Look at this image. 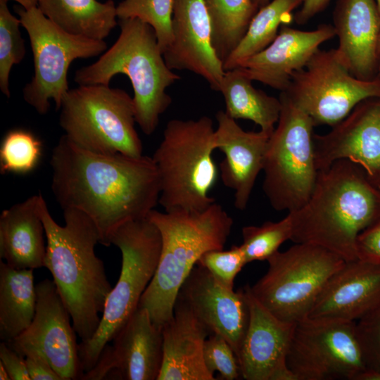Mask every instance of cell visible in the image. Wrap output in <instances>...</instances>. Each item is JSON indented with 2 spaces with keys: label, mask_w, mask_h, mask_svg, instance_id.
I'll return each mask as SVG.
<instances>
[{
  "label": "cell",
  "mask_w": 380,
  "mask_h": 380,
  "mask_svg": "<svg viewBox=\"0 0 380 380\" xmlns=\"http://www.w3.org/2000/svg\"><path fill=\"white\" fill-rule=\"evenodd\" d=\"M50 165L58 203L63 210L75 208L89 216L105 246L111 245L120 226L147 217L158 203L160 182L152 157L91 152L63 135Z\"/></svg>",
  "instance_id": "1"
},
{
  "label": "cell",
  "mask_w": 380,
  "mask_h": 380,
  "mask_svg": "<svg viewBox=\"0 0 380 380\" xmlns=\"http://www.w3.org/2000/svg\"><path fill=\"white\" fill-rule=\"evenodd\" d=\"M63 210L65 225L61 226L41 195L39 211L47 242L44 267L52 275L76 334L84 341L97 330L113 287L95 253L100 237L94 222L77 209Z\"/></svg>",
  "instance_id": "2"
},
{
  "label": "cell",
  "mask_w": 380,
  "mask_h": 380,
  "mask_svg": "<svg viewBox=\"0 0 380 380\" xmlns=\"http://www.w3.org/2000/svg\"><path fill=\"white\" fill-rule=\"evenodd\" d=\"M289 214L292 241L322 246L346 261L357 260V236L380 218V190L360 167L339 160L318 172L307 202Z\"/></svg>",
  "instance_id": "3"
},
{
  "label": "cell",
  "mask_w": 380,
  "mask_h": 380,
  "mask_svg": "<svg viewBox=\"0 0 380 380\" xmlns=\"http://www.w3.org/2000/svg\"><path fill=\"white\" fill-rule=\"evenodd\" d=\"M147 217L160 232L161 251L139 306L146 308L152 322L162 329L173 316L179 290L201 255L224 249L233 220L215 202L203 210L153 209Z\"/></svg>",
  "instance_id": "4"
},
{
  "label": "cell",
  "mask_w": 380,
  "mask_h": 380,
  "mask_svg": "<svg viewBox=\"0 0 380 380\" xmlns=\"http://www.w3.org/2000/svg\"><path fill=\"white\" fill-rule=\"evenodd\" d=\"M120 33L94 63L75 73L79 85H109L118 74L132 84L136 122L146 135L156 129L159 118L172 103L167 89L179 80L166 64L154 30L139 19L119 20Z\"/></svg>",
  "instance_id": "5"
},
{
  "label": "cell",
  "mask_w": 380,
  "mask_h": 380,
  "mask_svg": "<svg viewBox=\"0 0 380 380\" xmlns=\"http://www.w3.org/2000/svg\"><path fill=\"white\" fill-rule=\"evenodd\" d=\"M215 149V129L209 117L167 122L152 156L160 182L158 203L165 211L203 210L215 202L209 194L218 177Z\"/></svg>",
  "instance_id": "6"
},
{
  "label": "cell",
  "mask_w": 380,
  "mask_h": 380,
  "mask_svg": "<svg viewBox=\"0 0 380 380\" xmlns=\"http://www.w3.org/2000/svg\"><path fill=\"white\" fill-rule=\"evenodd\" d=\"M110 243L122 254L120 274L108 296L95 334L78 343L83 374L95 366L103 349L138 308L160 258V234L148 217L120 226L112 235Z\"/></svg>",
  "instance_id": "7"
},
{
  "label": "cell",
  "mask_w": 380,
  "mask_h": 380,
  "mask_svg": "<svg viewBox=\"0 0 380 380\" xmlns=\"http://www.w3.org/2000/svg\"><path fill=\"white\" fill-rule=\"evenodd\" d=\"M59 110L64 135L78 147L103 154L143 155L133 98L125 90L79 85L65 94Z\"/></svg>",
  "instance_id": "8"
},
{
  "label": "cell",
  "mask_w": 380,
  "mask_h": 380,
  "mask_svg": "<svg viewBox=\"0 0 380 380\" xmlns=\"http://www.w3.org/2000/svg\"><path fill=\"white\" fill-rule=\"evenodd\" d=\"M281 109L265 155L263 191L272 207L288 213L302 207L315 187L314 122L280 92Z\"/></svg>",
  "instance_id": "9"
},
{
  "label": "cell",
  "mask_w": 380,
  "mask_h": 380,
  "mask_svg": "<svg viewBox=\"0 0 380 380\" xmlns=\"http://www.w3.org/2000/svg\"><path fill=\"white\" fill-rule=\"evenodd\" d=\"M267 261V272L250 291L272 315L291 323L308 317L329 279L346 262L311 243H296Z\"/></svg>",
  "instance_id": "10"
},
{
  "label": "cell",
  "mask_w": 380,
  "mask_h": 380,
  "mask_svg": "<svg viewBox=\"0 0 380 380\" xmlns=\"http://www.w3.org/2000/svg\"><path fill=\"white\" fill-rule=\"evenodd\" d=\"M16 11L27 31L34 58V76L23 90L27 103L41 115L50 110L51 100L59 110L68 91V71L72 62L89 58L107 50L104 40L69 34L47 18L37 6Z\"/></svg>",
  "instance_id": "11"
},
{
  "label": "cell",
  "mask_w": 380,
  "mask_h": 380,
  "mask_svg": "<svg viewBox=\"0 0 380 380\" xmlns=\"http://www.w3.org/2000/svg\"><path fill=\"white\" fill-rule=\"evenodd\" d=\"M281 92L310 117L315 126L332 127L360 102L380 98V76L359 79L350 73L336 49H319L304 68L293 73Z\"/></svg>",
  "instance_id": "12"
},
{
  "label": "cell",
  "mask_w": 380,
  "mask_h": 380,
  "mask_svg": "<svg viewBox=\"0 0 380 380\" xmlns=\"http://www.w3.org/2000/svg\"><path fill=\"white\" fill-rule=\"evenodd\" d=\"M287 365L296 380H357L367 368L355 322L308 317L296 322Z\"/></svg>",
  "instance_id": "13"
},
{
  "label": "cell",
  "mask_w": 380,
  "mask_h": 380,
  "mask_svg": "<svg viewBox=\"0 0 380 380\" xmlns=\"http://www.w3.org/2000/svg\"><path fill=\"white\" fill-rule=\"evenodd\" d=\"M36 295L32 323L8 344L24 357L32 352L40 354L62 380L81 379L77 334L54 281L45 279L39 282Z\"/></svg>",
  "instance_id": "14"
},
{
  "label": "cell",
  "mask_w": 380,
  "mask_h": 380,
  "mask_svg": "<svg viewBox=\"0 0 380 380\" xmlns=\"http://www.w3.org/2000/svg\"><path fill=\"white\" fill-rule=\"evenodd\" d=\"M81 379L157 380L163 362V331L138 306Z\"/></svg>",
  "instance_id": "15"
},
{
  "label": "cell",
  "mask_w": 380,
  "mask_h": 380,
  "mask_svg": "<svg viewBox=\"0 0 380 380\" xmlns=\"http://www.w3.org/2000/svg\"><path fill=\"white\" fill-rule=\"evenodd\" d=\"M313 140L318 171L348 160L360 167L380 190V98L360 102L331 131L314 134Z\"/></svg>",
  "instance_id": "16"
},
{
  "label": "cell",
  "mask_w": 380,
  "mask_h": 380,
  "mask_svg": "<svg viewBox=\"0 0 380 380\" xmlns=\"http://www.w3.org/2000/svg\"><path fill=\"white\" fill-rule=\"evenodd\" d=\"M249 322L238 360L246 380H296L287 365V355L296 323L275 317L243 288Z\"/></svg>",
  "instance_id": "17"
},
{
  "label": "cell",
  "mask_w": 380,
  "mask_h": 380,
  "mask_svg": "<svg viewBox=\"0 0 380 380\" xmlns=\"http://www.w3.org/2000/svg\"><path fill=\"white\" fill-rule=\"evenodd\" d=\"M177 298L185 302L210 334L222 336L237 357L249 322L245 291H234L219 283L196 265L182 284Z\"/></svg>",
  "instance_id": "18"
},
{
  "label": "cell",
  "mask_w": 380,
  "mask_h": 380,
  "mask_svg": "<svg viewBox=\"0 0 380 380\" xmlns=\"http://www.w3.org/2000/svg\"><path fill=\"white\" fill-rule=\"evenodd\" d=\"M172 30V42L163 53L167 65L192 72L219 91L225 70L213 46L204 0H174Z\"/></svg>",
  "instance_id": "19"
},
{
  "label": "cell",
  "mask_w": 380,
  "mask_h": 380,
  "mask_svg": "<svg viewBox=\"0 0 380 380\" xmlns=\"http://www.w3.org/2000/svg\"><path fill=\"white\" fill-rule=\"evenodd\" d=\"M336 36L329 24L303 31L284 24L274 41L265 49L242 62L237 68L252 81L284 91L296 71L305 68L324 42Z\"/></svg>",
  "instance_id": "20"
},
{
  "label": "cell",
  "mask_w": 380,
  "mask_h": 380,
  "mask_svg": "<svg viewBox=\"0 0 380 380\" xmlns=\"http://www.w3.org/2000/svg\"><path fill=\"white\" fill-rule=\"evenodd\" d=\"M216 149L224 153L220 163V177L224 186L234 191V206L243 210L248 205L255 180L262 170L269 134L243 130L225 112L215 115Z\"/></svg>",
  "instance_id": "21"
},
{
  "label": "cell",
  "mask_w": 380,
  "mask_h": 380,
  "mask_svg": "<svg viewBox=\"0 0 380 380\" xmlns=\"http://www.w3.org/2000/svg\"><path fill=\"white\" fill-rule=\"evenodd\" d=\"M380 308V266L346 261L329 279L308 317L357 322Z\"/></svg>",
  "instance_id": "22"
},
{
  "label": "cell",
  "mask_w": 380,
  "mask_h": 380,
  "mask_svg": "<svg viewBox=\"0 0 380 380\" xmlns=\"http://www.w3.org/2000/svg\"><path fill=\"white\" fill-rule=\"evenodd\" d=\"M336 49L355 77L370 80L378 75L380 13L376 0H338L333 13Z\"/></svg>",
  "instance_id": "23"
},
{
  "label": "cell",
  "mask_w": 380,
  "mask_h": 380,
  "mask_svg": "<svg viewBox=\"0 0 380 380\" xmlns=\"http://www.w3.org/2000/svg\"><path fill=\"white\" fill-rule=\"evenodd\" d=\"M163 362L157 380H214L203 358L210 334L189 306L177 298L172 318L162 328Z\"/></svg>",
  "instance_id": "24"
},
{
  "label": "cell",
  "mask_w": 380,
  "mask_h": 380,
  "mask_svg": "<svg viewBox=\"0 0 380 380\" xmlns=\"http://www.w3.org/2000/svg\"><path fill=\"white\" fill-rule=\"evenodd\" d=\"M40 196H30L0 215V258L12 267H44L46 232L39 211Z\"/></svg>",
  "instance_id": "25"
},
{
  "label": "cell",
  "mask_w": 380,
  "mask_h": 380,
  "mask_svg": "<svg viewBox=\"0 0 380 380\" xmlns=\"http://www.w3.org/2000/svg\"><path fill=\"white\" fill-rule=\"evenodd\" d=\"M44 15L65 32L96 40H104L118 25L113 0H39Z\"/></svg>",
  "instance_id": "26"
},
{
  "label": "cell",
  "mask_w": 380,
  "mask_h": 380,
  "mask_svg": "<svg viewBox=\"0 0 380 380\" xmlns=\"http://www.w3.org/2000/svg\"><path fill=\"white\" fill-rule=\"evenodd\" d=\"M33 270L0 260V339L10 342L32 323L36 309Z\"/></svg>",
  "instance_id": "27"
},
{
  "label": "cell",
  "mask_w": 380,
  "mask_h": 380,
  "mask_svg": "<svg viewBox=\"0 0 380 380\" xmlns=\"http://www.w3.org/2000/svg\"><path fill=\"white\" fill-rule=\"evenodd\" d=\"M239 69L226 70L219 91L224 97V111L230 118L249 120L271 135L281 109L279 99L269 96L252 84Z\"/></svg>",
  "instance_id": "28"
},
{
  "label": "cell",
  "mask_w": 380,
  "mask_h": 380,
  "mask_svg": "<svg viewBox=\"0 0 380 380\" xmlns=\"http://www.w3.org/2000/svg\"><path fill=\"white\" fill-rule=\"evenodd\" d=\"M303 0H272L260 8L236 48L223 63L224 70L237 68L242 62L267 47L276 38L281 25L291 22V12Z\"/></svg>",
  "instance_id": "29"
},
{
  "label": "cell",
  "mask_w": 380,
  "mask_h": 380,
  "mask_svg": "<svg viewBox=\"0 0 380 380\" xmlns=\"http://www.w3.org/2000/svg\"><path fill=\"white\" fill-rule=\"evenodd\" d=\"M213 46L224 63L243 37L258 8L252 0H204Z\"/></svg>",
  "instance_id": "30"
},
{
  "label": "cell",
  "mask_w": 380,
  "mask_h": 380,
  "mask_svg": "<svg viewBox=\"0 0 380 380\" xmlns=\"http://www.w3.org/2000/svg\"><path fill=\"white\" fill-rule=\"evenodd\" d=\"M174 0H123L116 6L119 20L139 19L154 30L163 53L172 42Z\"/></svg>",
  "instance_id": "31"
},
{
  "label": "cell",
  "mask_w": 380,
  "mask_h": 380,
  "mask_svg": "<svg viewBox=\"0 0 380 380\" xmlns=\"http://www.w3.org/2000/svg\"><path fill=\"white\" fill-rule=\"evenodd\" d=\"M42 153V142L33 133L23 129H11L1 144L0 172L29 173L38 165Z\"/></svg>",
  "instance_id": "32"
},
{
  "label": "cell",
  "mask_w": 380,
  "mask_h": 380,
  "mask_svg": "<svg viewBox=\"0 0 380 380\" xmlns=\"http://www.w3.org/2000/svg\"><path fill=\"white\" fill-rule=\"evenodd\" d=\"M291 236L292 223L289 213L278 222L267 221L261 226L243 227L241 246L248 263L267 260L284 242L291 240Z\"/></svg>",
  "instance_id": "33"
},
{
  "label": "cell",
  "mask_w": 380,
  "mask_h": 380,
  "mask_svg": "<svg viewBox=\"0 0 380 380\" xmlns=\"http://www.w3.org/2000/svg\"><path fill=\"white\" fill-rule=\"evenodd\" d=\"M0 0V89L10 97L9 77L11 68L24 58L26 49L20 30L21 23Z\"/></svg>",
  "instance_id": "34"
},
{
  "label": "cell",
  "mask_w": 380,
  "mask_h": 380,
  "mask_svg": "<svg viewBox=\"0 0 380 380\" xmlns=\"http://www.w3.org/2000/svg\"><path fill=\"white\" fill-rule=\"evenodd\" d=\"M248 264L241 245L229 250H210L203 253L197 265L205 268L222 285L234 289V281L243 267Z\"/></svg>",
  "instance_id": "35"
},
{
  "label": "cell",
  "mask_w": 380,
  "mask_h": 380,
  "mask_svg": "<svg viewBox=\"0 0 380 380\" xmlns=\"http://www.w3.org/2000/svg\"><path fill=\"white\" fill-rule=\"evenodd\" d=\"M203 358L210 373L218 372L220 379H237L241 376L238 357L227 341L222 336L212 334L204 342Z\"/></svg>",
  "instance_id": "36"
},
{
  "label": "cell",
  "mask_w": 380,
  "mask_h": 380,
  "mask_svg": "<svg viewBox=\"0 0 380 380\" xmlns=\"http://www.w3.org/2000/svg\"><path fill=\"white\" fill-rule=\"evenodd\" d=\"M355 331L366 368L380 373V308L355 322Z\"/></svg>",
  "instance_id": "37"
},
{
  "label": "cell",
  "mask_w": 380,
  "mask_h": 380,
  "mask_svg": "<svg viewBox=\"0 0 380 380\" xmlns=\"http://www.w3.org/2000/svg\"><path fill=\"white\" fill-rule=\"evenodd\" d=\"M355 251L357 259L380 266V218L359 234Z\"/></svg>",
  "instance_id": "38"
},
{
  "label": "cell",
  "mask_w": 380,
  "mask_h": 380,
  "mask_svg": "<svg viewBox=\"0 0 380 380\" xmlns=\"http://www.w3.org/2000/svg\"><path fill=\"white\" fill-rule=\"evenodd\" d=\"M0 362L11 380H30L25 357L11 348L7 342L0 344Z\"/></svg>",
  "instance_id": "39"
},
{
  "label": "cell",
  "mask_w": 380,
  "mask_h": 380,
  "mask_svg": "<svg viewBox=\"0 0 380 380\" xmlns=\"http://www.w3.org/2000/svg\"><path fill=\"white\" fill-rule=\"evenodd\" d=\"M30 380H62L49 362L40 354L34 352L25 355Z\"/></svg>",
  "instance_id": "40"
},
{
  "label": "cell",
  "mask_w": 380,
  "mask_h": 380,
  "mask_svg": "<svg viewBox=\"0 0 380 380\" xmlns=\"http://www.w3.org/2000/svg\"><path fill=\"white\" fill-rule=\"evenodd\" d=\"M329 1L330 0H303L301 8L294 16L296 23L298 25L305 24L323 11Z\"/></svg>",
  "instance_id": "41"
},
{
  "label": "cell",
  "mask_w": 380,
  "mask_h": 380,
  "mask_svg": "<svg viewBox=\"0 0 380 380\" xmlns=\"http://www.w3.org/2000/svg\"><path fill=\"white\" fill-rule=\"evenodd\" d=\"M2 1H8L10 0H2ZM12 1H15L18 2V4H20L22 8L26 10H28L34 7H37L38 6L39 0H12Z\"/></svg>",
  "instance_id": "42"
},
{
  "label": "cell",
  "mask_w": 380,
  "mask_h": 380,
  "mask_svg": "<svg viewBox=\"0 0 380 380\" xmlns=\"http://www.w3.org/2000/svg\"><path fill=\"white\" fill-rule=\"evenodd\" d=\"M0 379L1 380H11L7 370L1 362H0Z\"/></svg>",
  "instance_id": "43"
},
{
  "label": "cell",
  "mask_w": 380,
  "mask_h": 380,
  "mask_svg": "<svg viewBox=\"0 0 380 380\" xmlns=\"http://www.w3.org/2000/svg\"><path fill=\"white\" fill-rule=\"evenodd\" d=\"M252 1L258 8H260L268 4L270 0H252Z\"/></svg>",
  "instance_id": "44"
},
{
  "label": "cell",
  "mask_w": 380,
  "mask_h": 380,
  "mask_svg": "<svg viewBox=\"0 0 380 380\" xmlns=\"http://www.w3.org/2000/svg\"><path fill=\"white\" fill-rule=\"evenodd\" d=\"M377 71L378 75L380 76V39L378 46V57H377Z\"/></svg>",
  "instance_id": "45"
},
{
  "label": "cell",
  "mask_w": 380,
  "mask_h": 380,
  "mask_svg": "<svg viewBox=\"0 0 380 380\" xmlns=\"http://www.w3.org/2000/svg\"><path fill=\"white\" fill-rule=\"evenodd\" d=\"M376 5H377V7H378L379 13H380V0H376Z\"/></svg>",
  "instance_id": "46"
}]
</instances>
